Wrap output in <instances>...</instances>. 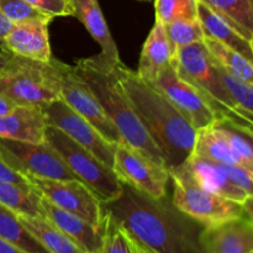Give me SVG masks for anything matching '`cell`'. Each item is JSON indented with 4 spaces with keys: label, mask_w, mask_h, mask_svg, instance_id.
<instances>
[{
    "label": "cell",
    "mask_w": 253,
    "mask_h": 253,
    "mask_svg": "<svg viewBox=\"0 0 253 253\" xmlns=\"http://www.w3.org/2000/svg\"><path fill=\"white\" fill-rule=\"evenodd\" d=\"M142 1H152V0H142Z\"/></svg>",
    "instance_id": "7bdbcfd3"
},
{
    "label": "cell",
    "mask_w": 253,
    "mask_h": 253,
    "mask_svg": "<svg viewBox=\"0 0 253 253\" xmlns=\"http://www.w3.org/2000/svg\"><path fill=\"white\" fill-rule=\"evenodd\" d=\"M74 15L100 46V54L110 63L121 62L118 47L110 34L98 0H71Z\"/></svg>",
    "instance_id": "ffe728a7"
},
{
    "label": "cell",
    "mask_w": 253,
    "mask_h": 253,
    "mask_svg": "<svg viewBox=\"0 0 253 253\" xmlns=\"http://www.w3.org/2000/svg\"><path fill=\"white\" fill-rule=\"evenodd\" d=\"M202 42L215 62H217L230 73L253 84V64L251 61L245 58L241 53L232 49L231 47L214 39L204 37Z\"/></svg>",
    "instance_id": "4316f807"
},
{
    "label": "cell",
    "mask_w": 253,
    "mask_h": 253,
    "mask_svg": "<svg viewBox=\"0 0 253 253\" xmlns=\"http://www.w3.org/2000/svg\"><path fill=\"white\" fill-rule=\"evenodd\" d=\"M253 42V0H199Z\"/></svg>",
    "instance_id": "d4e9b609"
},
{
    "label": "cell",
    "mask_w": 253,
    "mask_h": 253,
    "mask_svg": "<svg viewBox=\"0 0 253 253\" xmlns=\"http://www.w3.org/2000/svg\"><path fill=\"white\" fill-rule=\"evenodd\" d=\"M193 155L208 158L225 165H236L253 169V165L246 162L231 148L226 138L219 132L217 128L210 125L197 131Z\"/></svg>",
    "instance_id": "7402d4cb"
},
{
    "label": "cell",
    "mask_w": 253,
    "mask_h": 253,
    "mask_svg": "<svg viewBox=\"0 0 253 253\" xmlns=\"http://www.w3.org/2000/svg\"><path fill=\"white\" fill-rule=\"evenodd\" d=\"M215 63H216L219 76L230 98L236 103V105L240 109L246 111L247 114L253 115V84L230 73L224 67L220 66L217 62H215Z\"/></svg>",
    "instance_id": "4dcf8cb0"
},
{
    "label": "cell",
    "mask_w": 253,
    "mask_h": 253,
    "mask_svg": "<svg viewBox=\"0 0 253 253\" xmlns=\"http://www.w3.org/2000/svg\"><path fill=\"white\" fill-rule=\"evenodd\" d=\"M168 173L173 185V204L203 227L215 226L240 217L252 219V200L240 204L203 189L183 165L169 168Z\"/></svg>",
    "instance_id": "8992f818"
},
{
    "label": "cell",
    "mask_w": 253,
    "mask_h": 253,
    "mask_svg": "<svg viewBox=\"0 0 253 253\" xmlns=\"http://www.w3.org/2000/svg\"><path fill=\"white\" fill-rule=\"evenodd\" d=\"M215 128L226 138L232 150L246 162L253 165V150H252V131L242 127L241 125L229 120H217L212 124Z\"/></svg>",
    "instance_id": "f1b7e54d"
},
{
    "label": "cell",
    "mask_w": 253,
    "mask_h": 253,
    "mask_svg": "<svg viewBox=\"0 0 253 253\" xmlns=\"http://www.w3.org/2000/svg\"><path fill=\"white\" fill-rule=\"evenodd\" d=\"M114 71L141 123L163 155L166 167L169 169L183 165L194 147L197 130L153 84L140 78L123 62L114 64Z\"/></svg>",
    "instance_id": "7a4b0ae2"
},
{
    "label": "cell",
    "mask_w": 253,
    "mask_h": 253,
    "mask_svg": "<svg viewBox=\"0 0 253 253\" xmlns=\"http://www.w3.org/2000/svg\"><path fill=\"white\" fill-rule=\"evenodd\" d=\"M0 12L12 24L29 20H52L34 9L25 0H0Z\"/></svg>",
    "instance_id": "d6a6232c"
},
{
    "label": "cell",
    "mask_w": 253,
    "mask_h": 253,
    "mask_svg": "<svg viewBox=\"0 0 253 253\" xmlns=\"http://www.w3.org/2000/svg\"><path fill=\"white\" fill-rule=\"evenodd\" d=\"M126 231V230H125ZM127 234V232H126ZM127 239H128V244H130V251L131 253H140L138 251V247H137V244H136V241L133 240V237H131L130 235L127 234Z\"/></svg>",
    "instance_id": "ab89813d"
},
{
    "label": "cell",
    "mask_w": 253,
    "mask_h": 253,
    "mask_svg": "<svg viewBox=\"0 0 253 253\" xmlns=\"http://www.w3.org/2000/svg\"><path fill=\"white\" fill-rule=\"evenodd\" d=\"M183 166L195 183L203 189L220 195L226 199L234 200L240 204L251 202L252 197L245 190L240 189L229 179L225 163L215 162L208 158L190 153Z\"/></svg>",
    "instance_id": "2e32d148"
},
{
    "label": "cell",
    "mask_w": 253,
    "mask_h": 253,
    "mask_svg": "<svg viewBox=\"0 0 253 253\" xmlns=\"http://www.w3.org/2000/svg\"><path fill=\"white\" fill-rule=\"evenodd\" d=\"M198 20L203 27L205 37H210L241 53L245 58L252 62L253 42L242 36L227 20L220 16L210 7L199 1Z\"/></svg>",
    "instance_id": "44dd1931"
},
{
    "label": "cell",
    "mask_w": 253,
    "mask_h": 253,
    "mask_svg": "<svg viewBox=\"0 0 253 253\" xmlns=\"http://www.w3.org/2000/svg\"><path fill=\"white\" fill-rule=\"evenodd\" d=\"M0 237L24 253H49L22 225L16 212L0 204Z\"/></svg>",
    "instance_id": "484cf974"
},
{
    "label": "cell",
    "mask_w": 253,
    "mask_h": 253,
    "mask_svg": "<svg viewBox=\"0 0 253 253\" xmlns=\"http://www.w3.org/2000/svg\"><path fill=\"white\" fill-rule=\"evenodd\" d=\"M173 56L169 41L163 24L155 21L141 52L140 63L136 73L143 81L152 83L172 63Z\"/></svg>",
    "instance_id": "d6986e66"
},
{
    "label": "cell",
    "mask_w": 253,
    "mask_h": 253,
    "mask_svg": "<svg viewBox=\"0 0 253 253\" xmlns=\"http://www.w3.org/2000/svg\"><path fill=\"white\" fill-rule=\"evenodd\" d=\"M25 179L47 202L77 215L94 226L101 227L104 216L103 203L83 182L36 177H25Z\"/></svg>",
    "instance_id": "30bf717a"
},
{
    "label": "cell",
    "mask_w": 253,
    "mask_h": 253,
    "mask_svg": "<svg viewBox=\"0 0 253 253\" xmlns=\"http://www.w3.org/2000/svg\"><path fill=\"white\" fill-rule=\"evenodd\" d=\"M17 216L49 253H85L46 217Z\"/></svg>",
    "instance_id": "603a6c76"
},
{
    "label": "cell",
    "mask_w": 253,
    "mask_h": 253,
    "mask_svg": "<svg viewBox=\"0 0 253 253\" xmlns=\"http://www.w3.org/2000/svg\"><path fill=\"white\" fill-rule=\"evenodd\" d=\"M131 237H132V236H131ZM133 240H135V239H133ZM135 241H136V240H135ZM136 244H137V242H136ZM137 247H138V251H140V253H142V252H141V250H140V246H138V244H137Z\"/></svg>",
    "instance_id": "b9f144b4"
},
{
    "label": "cell",
    "mask_w": 253,
    "mask_h": 253,
    "mask_svg": "<svg viewBox=\"0 0 253 253\" xmlns=\"http://www.w3.org/2000/svg\"><path fill=\"white\" fill-rule=\"evenodd\" d=\"M34 9L53 20L59 16H73L74 10L71 0H25Z\"/></svg>",
    "instance_id": "836d02e7"
},
{
    "label": "cell",
    "mask_w": 253,
    "mask_h": 253,
    "mask_svg": "<svg viewBox=\"0 0 253 253\" xmlns=\"http://www.w3.org/2000/svg\"><path fill=\"white\" fill-rule=\"evenodd\" d=\"M10 54L11 53H10V52H7L6 49L1 46V43H0V72L2 71V68L5 67V64H6L7 61H9Z\"/></svg>",
    "instance_id": "f35d334b"
},
{
    "label": "cell",
    "mask_w": 253,
    "mask_h": 253,
    "mask_svg": "<svg viewBox=\"0 0 253 253\" xmlns=\"http://www.w3.org/2000/svg\"><path fill=\"white\" fill-rule=\"evenodd\" d=\"M46 127L43 111L35 106L19 105L0 116V138L41 143L46 141Z\"/></svg>",
    "instance_id": "ac0fdd59"
},
{
    "label": "cell",
    "mask_w": 253,
    "mask_h": 253,
    "mask_svg": "<svg viewBox=\"0 0 253 253\" xmlns=\"http://www.w3.org/2000/svg\"><path fill=\"white\" fill-rule=\"evenodd\" d=\"M17 104L15 101H12L11 99H9L7 96L0 94V116L7 115L9 113H11L15 108H17Z\"/></svg>",
    "instance_id": "d590c367"
},
{
    "label": "cell",
    "mask_w": 253,
    "mask_h": 253,
    "mask_svg": "<svg viewBox=\"0 0 253 253\" xmlns=\"http://www.w3.org/2000/svg\"><path fill=\"white\" fill-rule=\"evenodd\" d=\"M174 63L180 77L200 94L219 120L232 121L252 131L253 115L240 109L230 98L219 76L216 63L203 42L178 49Z\"/></svg>",
    "instance_id": "277c9868"
},
{
    "label": "cell",
    "mask_w": 253,
    "mask_h": 253,
    "mask_svg": "<svg viewBox=\"0 0 253 253\" xmlns=\"http://www.w3.org/2000/svg\"><path fill=\"white\" fill-rule=\"evenodd\" d=\"M0 94L17 105L43 109L61 98L59 76L54 58L40 62L10 54L0 72Z\"/></svg>",
    "instance_id": "5b68a950"
},
{
    "label": "cell",
    "mask_w": 253,
    "mask_h": 253,
    "mask_svg": "<svg viewBox=\"0 0 253 253\" xmlns=\"http://www.w3.org/2000/svg\"><path fill=\"white\" fill-rule=\"evenodd\" d=\"M44 135L47 142L58 152L67 167L93 190L103 204L115 200L120 195L123 184L119 182L113 170L93 153L53 126L47 125Z\"/></svg>",
    "instance_id": "52a82bcc"
},
{
    "label": "cell",
    "mask_w": 253,
    "mask_h": 253,
    "mask_svg": "<svg viewBox=\"0 0 253 253\" xmlns=\"http://www.w3.org/2000/svg\"><path fill=\"white\" fill-rule=\"evenodd\" d=\"M0 253H24L20 251L17 247H15L14 245H11L10 242L5 241L4 239L0 237Z\"/></svg>",
    "instance_id": "74e56055"
},
{
    "label": "cell",
    "mask_w": 253,
    "mask_h": 253,
    "mask_svg": "<svg viewBox=\"0 0 253 253\" xmlns=\"http://www.w3.org/2000/svg\"><path fill=\"white\" fill-rule=\"evenodd\" d=\"M73 67L96 96L123 142L140 151L158 165L166 166L163 155L150 137L123 89L114 71V64L98 54L78 59Z\"/></svg>",
    "instance_id": "3957f363"
},
{
    "label": "cell",
    "mask_w": 253,
    "mask_h": 253,
    "mask_svg": "<svg viewBox=\"0 0 253 253\" xmlns=\"http://www.w3.org/2000/svg\"><path fill=\"white\" fill-rule=\"evenodd\" d=\"M136 242H137V241H136ZM137 244H138V242H137ZM138 246H140V250H141V252H142V253H152V252L148 251V250H146L143 246H141L140 244H138Z\"/></svg>",
    "instance_id": "60d3db41"
},
{
    "label": "cell",
    "mask_w": 253,
    "mask_h": 253,
    "mask_svg": "<svg viewBox=\"0 0 253 253\" xmlns=\"http://www.w3.org/2000/svg\"><path fill=\"white\" fill-rule=\"evenodd\" d=\"M163 26L167 34L173 56H175V52L179 48L190 46L197 42H202L205 37L199 20H193V21L178 20V21L169 22Z\"/></svg>",
    "instance_id": "83f0119b"
},
{
    "label": "cell",
    "mask_w": 253,
    "mask_h": 253,
    "mask_svg": "<svg viewBox=\"0 0 253 253\" xmlns=\"http://www.w3.org/2000/svg\"><path fill=\"white\" fill-rule=\"evenodd\" d=\"M101 234L100 253H131L125 229L106 210H104Z\"/></svg>",
    "instance_id": "1f68e13d"
},
{
    "label": "cell",
    "mask_w": 253,
    "mask_h": 253,
    "mask_svg": "<svg viewBox=\"0 0 253 253\" xmlns=\"http://www.w3.org/2000/svg\"><path fill=\"white\" fill-rule=\"evenodd\" d=\"M111 169L121 184L128 185L155 199L167 195L168 168L126 143L115 145Z\"/></svg>",
    "instance_id": "9c48e42d"
},
{
    "label": "cell",
    "mask_w": 253,
    "mask_h": 253,
    "mask_svg": "<svg viewBox=\"0 0 253 253\" xmlns=\"http://www.w3.org/2000/svg\"><path fill=\"white\" fill-rule=\"evenodd\" d=\"M52 20H29L12 24L1 40V46L15 56L49 62L52 58L48 26Z\"/></svg>",
    "instance_id": "5bb4252c"
},
{
    "label": "cell",
    "mask_w": 253,
    "mask_h": 253,
    "mask_svg": "<svg viewBox=\"0 0 253 253\" xmlns=\"http://www.w3.org/2000/svg\"><path fill=\"white\" fill-rule=\"evenodd\" d=\"M199 245L202 253H253L252 219L240 217L203 227Z\"/></svg>",
    "instance_id": "9a60e30c"
},
{
    "label": "cell",
    "mask_w": 253,
    "mask_h": 253,
    "mask_svg": "<svg viewBox=\"0 0 253 253\" xmlns=\"http://www.w3.org/2000/svg\"><path fill=\"white\" fill-rule=\"evenodd\" d=\"M44 217L66 234L85 253H100L103 234L101 227L89 224L77 215L62 210L41 197Z\"/></svg>",
    "instance_id": "e0dca14e"
},
{
    "label": "cell",
    "mask_w": 253,
    "mask_h": 253,
    "mask_svg": "<svg viewBox=\"0 0 253 253\" xmlns=\"http://www.w3.org/2000/svg\"><path fill=\"white\" fill-rule=\"evenodd\" d=\"M0 204L21 216L44 217L41 195L30 184L0 180Z\"/></svg>",
    "instance_id": "cb8c5ba5"
},
{
    "label": "cell",
    "mask_w": 253,
    "mask_h": 253,
    "mask_svg": "<svg viewBox=\"0 0 253 253\" xmlns=\"http://www.w3.org/2000/svg\"><path fill=\"white\" fill-rule=\"evenodd\" d=\"M11 26H12V22L10 21V20H7L6 17L0 12V42H1V40L4 39L5 35L10 31Z\"/></svg>",
    "instance_id": "8d00e7d4"
},
{
    "label": "cell",
    "mask_w": 253,
    "mask_h": 253,
    "mask_svg": "<svg viewBox=\"0 0 253 253\" xmlns=\"http://www.w3.org/2000/svg\"><path fill=\"white\" fill-rule=\"evenodd\" d=\"M0 180L16 183V184L29 185V182H27L21 174H19L16 170L12 169V168L2 160L1 156H0Z\"/></svg>",
    "instance_id": "e575fe53"
},
{
    "label": "cell",
    "mask_w": 253,
    "mask_h": 253,
    "mask_svg": "<svg viewBox=\"0 0 253 253\" xmlns=\"http://www.w3.org/2000/svg\"><path fill=\"white\" fill-rule=\"evenodd\" d=\"M42 111L47 125L61 130L74 142L93 153L106 167L113 168L115 145L108 142L89 121L72 110L61 98L44 106Z\"/></svg>",
    "instance_id": "7c38bea8"
},
{
    "label": "cell",
    "mask_w": 253,
    "mask_h": 253,
    "mask_svg": "<svg viewBox=\"0 0 253 253\" xmlns=\"http://www.w3.org/2000/svg\"><path fill=\"white\" fill-rule=\"evenodd\" d=\"M151 84H153L178 109L197 131L208 127L219 120L200 94L180 77L175 67L174 58L168 68Z\"/></svg>",
    "instance_id": "4fadbf2b"
},
{
    "label": "cell",
    "mask_w": 253,
    "mask_h": 253,
    "mask_svg": "<svg viewBox=\"0 0 253 253\" xmlns=\"http://www.w3.org/2000/svg\"><path fill=\"white\" fill-rule=\"evenodd\" d=\"M59 76L61 99L72 109L91 124L108 142L113 145L123 142L118 130L101 108L100 103L73 66L54 59Z\"/></svg>",
    "instance_id": "8fae6325"
},
{
    "label": "cell",
    "mask_w": 253,
    "mask_h": 253,
    "mask_svg": "<svg viewBox=\"0 0 253 253\" xmlns=\"http://www.w3.org/2000/svg\"><path fill=\"white\" fill-rule=\"evenodd\" d=\"M103 208L150 252L202 253L203 226L183 214L167 195L155 199L123 184L120 195Z\"/></svg>",
    "instance_id": "6da1fadb"
},
{
    "label": "cell",
    "mask_w": 253,
    "mask_h": 253,
    "mask_svg": "<svg viewBox=\"0 0 253 253\" xmlns=\"http://www.w3.org/2000/svg\"><path fill=\"white\" fill-rule=\"evenodd\" d=\"M199 0H155L156 21L166 25L178 20H198Z\"/></svg>",
    "instance_id": "f546056e"
},
{
    "label": "cell",
    "mask_w": 253,
    "mask_h": 253,
    "mask_svg": "<svg viewBox=\"0 0 253 253\" xmlns=\"http://www.w3.org/2000/svg\"><path fill=\"white\" fill-rule=\"evenodd\" d=\"M0 156L24 178L81 180L67 167L58 152L47 141L32 143L0 138Z\"/></svg>",
    "instance_id": "ba28073f"
}]
</instances>
